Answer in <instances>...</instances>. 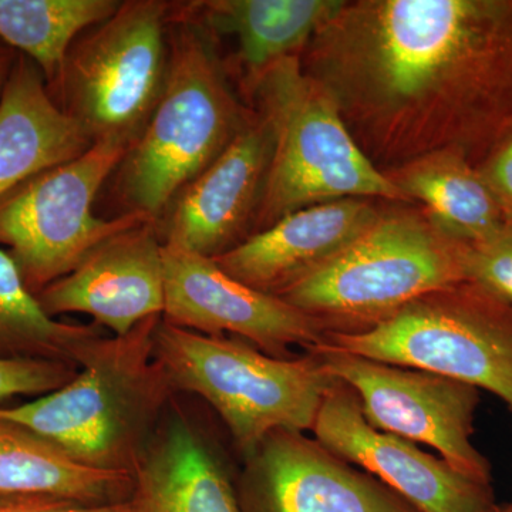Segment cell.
I'll use <instances>...</instances> for the list:
<instances>
[{
	"instance_id": "1",
	"label": "cell",
	"mask_w": 512,
	"mask_h": 512,
	"mask_svg": "<svg viewBox=\"0 0 512 512\" xmlns=\"http://www.w3.org/2000/svg\"><path fill=\"white\" fill-rule=\"evenodd\" d=\"M309 43L305 73L376 167H478L512 133V0L346 2Z\"/></svg>"
},
{
	"instance_id": "2",
	"label": "cell",
	"mask_w": 512,
	"mask_h": 512,
	"mask_svg": "<svg viewBox=\"0 0 512 512\" xmlns=\"http://www.w3.org/2000/svg\"><path fill=\"white\" fill-rule=\"evenodd\" d=\"M248 116L229 89L214 35L190 2L174 3L163 92L107 183H113L117 215L163 220L175 198L220 157Z\"/></svg>"
},
{
	"instance_id": "3",
	"label": "cell",
	"mask_w": 512,
	"mask_h": 512,
	"mask_svg": "<svg viewBox=\"0 0 512 512\" xmlns=\"http://www.w3.org/2000/svg\"><path fill=\"white\" fill-rule=\"evenodd\" d=\"M161 318L90 340L69 383L32 402L0 406V417L29 427L83 466L133 476L177 394L156 356Z\"/></svg>"
},
{
	"instance_id": "4",
	"label": "cell",
	"mask_w": 512,
	"mask_h": 512,
	"mask_svg": "<svg viewBox=\"0 0 512 512\" xmlns=\"http://www.w3.org/2000/svg\"><path fill=\"white\" fill-rule=\"evenodd\" d=\"M252 93L271 124L274 148L251 235L323 202L407 201L366 156L335 101L305 73L298 57L266 73Z\"/></svg>"
},
{
	"instance_id": "5",
	"label": "cell",
	"mask_w": 512,
	"mask_h": 512,
	"mask_svg": "<svg viewBox=\"0 0 512 512\" xmlns=\"http://www.w3.org/2000/svg\"><path fill=\"white\" fill-rule=\"evenodd\" d=\"M156 356L175 392L205 400L242 457L275 430H312L323 400L339 382L313 353L281 359L247 340L210 336L161 318Z\"/></svg>"
},
{
	"instance_id": "6",
	"label": "cell",
	"mask_w": 512,
	"mask_h": 512,
	"mask_svg": "<svg viewBox=\"0 0 512 512\" xmlns=\"http://www.w3.org/2000/svg\"><path fill=\"white\" fill-rule=\"evenodd\" d=\"M467 247L410 215L380 217L278 298L322 320L330 332L365 330L421 296L466 281Z\"/></svg>"
},
{
	"instance_id": "7",
	"label": "cell",
	"mask_w": 512,
	"mask_h": 512,
	"mask_svg": "<svg viewBox=\"0 0 512 512\" xmlns=\"http://www.w3.org/2000/svg\"><path fill=\"white\" fill-rule=\"evenodd\" d=\"M325 346L487 390L512 414V306L471 282L421 296L365 330L329 332Z\"/></svg>"
},
{
	"instance_id": "8",
	"label": "cell",
	"mask_w": 512,
	"mask_h": 512,
	"mask_svg": "<svg viewBox=\"0 0 512 512\" xmlns=\"http://www.w3.org/2000/svg\"><path fill=\"white\" fill-rule=\"evenodd\" d=\"M174 2L124 0L74 40L52 96L93 143L133 144L146 127L168 67Z\"/></svg>"
},
{
	"instance_id": "9",
	"label": "cell",
	"mask_w": 512,
	"mask_h": 512,
	"mask_svg": "<svg viewBox=\"0 0 512 512\" xmlns=\"http://www.w3.org/2000/svg\"><path fill=\"white\" fill-rule=\"evenodd\" d=\"M130 144L101 140L82 156L42 173L0 197V248L18 265L33 295L72 272L97 245L151 221L143 215L97 217L94 204Z\"/></svg>"
},
{
	"instance_id": "10",
	"label": "cell",
	"mask_w": 512,
	"mask_h": 512,
	"mask_svg": "<svg viewBox=\"0 0 512 512\" xmlns=\"http://www.w3.org/2000/svg\"><path fill=\"white\" fill-rule=\"evenodd\" d=\"M326 372L355 392L370 426L439 451L454 470L491 487V464L473 444L480 392L448 377L320 346Z\"/></svg>"
},
{
	"instance_id": "11",
	"label": "cell",
	"mask_w": 512,
	"mask_h": 512,
	"mask_svg": "<svg viewBox=\"0 0 512 512\" xmlns=\"http://www.w3.org/2000/svg\"><path fill=\"white\" fill-rule=\"evenodd\" d=\"M163 319L202 335L247 340L268 355L289 359L293 346L312 352L326 345L322 320L284 299L259 292L222 271L214 259L163 245Z\"/></svg>"
},
{
	"instance_id": "12",
	"label": "cell",
	"mask_w": 512,
	"mask_h": 512,
	"mask_svg": "<svg viewBox=\"0 0 512 512\" xmlns=\"http://www.w3.org/2000/svg\"><path fill=\"white\" fill-rule=\"evenodd\" d=\"M244 460L239 512H419L302 431H272Z\"/></svg>"
},
{
	"instance_id": "13",
	"label": "cell",
	"mask_w": 512,
	"mask_h": 512,
	"mask_svg": "<svg viewBox=\"0 0 512 512\" xmlns=\"http://www.w3.org/2000/svg\"><path fill=\"white\" fill-rule=\"evenodd\" d=\"M313 434L323 447L382 481L419 512H488L493 491L412 441L367 423L355 392L338 382L323 400Z\"/></svg>"
},
{
	"instance_id": "14",
	"label": "cell",
	"mask_w": 512,
	"mask_h": 512,
	"mask_svg": "<svg viewBox=\"0 0 512 512\" xmlns=\"http://www.w3.org/2000/svg\"><path fill=\"white\" fill-rule=\"evenodd\" d=\"M272 148L271 124L264 114L249 113L220 157L157 222L163 245L214 259L251 237Z\"/></svg>"
},
{
	"instance_id": "15",
	"label": "cell",
	"mask_w": 512,
	"mask_h": 512,
	"mask_svg": "<svg viewBox=\"0 0 512 512\" xmlns=\"http://www.w3.org/2000/svg\"><path fill=\"white\" fill-rule=\"evenodd\" d=\"M36 299L52 318L83 313L111 335H126L138 323L163 316L164 256L157 222L107 238Z\"/></svg>"
},
{
	"instance_id": "16",
	"label": "cell",
	"mask_w": 512,
	"mask_h": 512,
	"mask_svg": "<svg viewBox=\"0 0 512 512\" xmlns=\"http://www.w3.org/2000/svg\"><path fill=\"white\" fill-rule=\"evenodd\" d=\"M380 217L367 200L323 202L285 215L214 261L242 284L281 296L342 254Z\"/></svg>"
},
{
	"instance_id": "17",
	"label": "cell",
	"mask_w": 512,
	"mask_h": 512,
	"mask_svg": "<svg viewBox=\"0 0 512 512\" xmlns=\"http://www.w3.org/2000/svg\"><path fill=\"white\" fill-rule=\"evenodd\" d=\"M131 512H239L227 464L171 402L133 473Z\"/></svg>"
},
{
	"instance_id": "18",
	"label": "cell",
	"mask_w": 512,
	"mask_h": 512,
	"mask_svg": "<svg viewBox=\"0 0 512 512\" xmlns=\"http://www.w3.org/2000/svg\"><path fill=\"white\" fill-rule=\"evenodd\" d=\"M93 144L53 99L42 70L19 53L0 101V197Z\"/></svg>"
},
{
	"instance_id": "19",
	"label": "cell",
	"mask_w": 512,
	"mask_h": 512,
	"mask_svg": "<svg viewBox=\"0 0 512 512\" xmlns=\"http://www.w3.org/2000/svg\"><path fill=\"white\" fill-rule=\"evenodd\" d=\"M340 0H211L190 2L192 12L211 33H231L238 40L239 67L245 89L279 63L298 57L313 36L342 10Z\"/></svg>"
},
{
	"instance_id": "20",
	"label": "cell",
	"mask_w": 512,
	"mask_h": 512,
	"mask_svg": "<svg viewBox=\"0 0 512 512\" xmlns=\"http://www.w3.org/2000/svg\"><path fill=\"white\" fill-rule=\"evenodd\" d=\"M133 487L131 474L83 466L29 427L0 417V494L113 505L128 503Z\"/></svg>"
},
{
	"instance_id": "21",
	"label": "cell",
	"mask_w": 512,
	"mask_h": 512,
	"mask_svg": "<svg viewBox=\"0 0 512 512\" xmlns=\"http://www.w3.org/2000/svg\"><path fill=\"white\" fill-rule=\"evenodd\" d=\"M387 175L407 201H420L427 208L440 234L460 244H477L507 225L477 167L453 151L430 154Z\"/></svg>"
},
{
	"instance_id": "22",
	"label": "cell",
	"mask_w": 512,
	"mask_h": 512,
	"mask_svg": "<svg viewBox=\"0 0 512 512\" xmlns=\"http://www.w3.org/2000/svg\"><path fill=\"white\" fill-rule=\"evenodd\" d=\"M119 5V0H0V40L37 64L52 93L74 40Z\"/></svg>"
},
{
	"instance_id": "23",
	"label": "cell",
	"mask_w": 512,
	"mask_h": 512,
	"mask_svg": "<svg viewBox=\"0 0 512 512\" xmlns=\"http://www.w3.org/2000/svg\"><path fill=\"white\" fill-rule=\"evenodd\" d=\"M97 325L52 318L23 282L12 256L0 248V359L73 363L84 346L103 335Z\"/></svg>"
},
{
	"instance_id": "24",
	"label": "cell",
	"mask_w": 512,
	"mask_h": 512,
	"mask_svg": "<svg viewBox=\"0 0 512 512\" xmlns=\"http://www.w3.org/2000/svg\"><path fill=\"white\" fill-rule=\"evenodd\" d=\"M464 275L467 282L512 306V224L493 237L468 245Z\"/></svg>"
},
{
	"instance_id": "25",
	"label": "cell",
	"mask_w": 512,
	"mask_h": 512,
	"mask_svg": "<svg viewBox=\"0 0 512 512\" xmlns=\"http://www.w3.org/2000/svg\"><path fill=\"white\" fill-rule=\"evenodd\" d=\"M79 366L49 360L0 359V402L18 396H45L77 375Z\"/></svg>"
},
{
	"instance_id": "26",
	"label": "cell",
	"mask_w": 512,
	"mask_h": 512,
	"mask_svg": "<svg viewBox=\"0 0 512 512\" xmlns=\"http://www.w3.org/2000/svg\"><path fill=\"white\" fill-rule=\"evenodd\" d=\"M477 170L500 204L505 221L512 224V133L497 144Z\"/></svg>"
},
{
	"instance_id": "27",
	"label": "cell",
	"mask_w": 512,
	"mask_h": 512,
	"mask_svg": "<svg viewBox=\"0 0 512 512\" xmlns=\"http://www.w3.org/2000/svg\"><path fill=\"white\" fill-rule=\"evenodd\" d=\"M0 512H131V507L83 504L52 495L0 494Z\"/></svg>"
},
{
	"instance_id": "28",
	"label": "cell",
	"mask_w": 512,
	"mask_h": 512,
	"mask_svg": "<svg viewBox=\"0 0 512 512\" xmlns=\"http://www.w3.org/2000/svg\"><path fill=\"white\" fill-rule=\"evenodd\" d=\"M18 56L19 52H16V50H13L12 47L5 45L0 40V101H2L6 84L9 82L10 74H12L13 66H15Z\"/></svg>"
},
{
	"instance_id": "29",
	"label": "cell",
	"mask_w": 512,
	"mask_h": 512,
	"mask_svg": "<svg viewBox=\"0 0 512 512\" xmlns=\"http://www.w3.org/2000/svg\"><path fill=\"white\" fill-rule=\"evenodd\" d=\"M495 512H512V504L497 505Z\"/></svg>"
},
{
	"instance_id": "30",
	"label": "cell",
	"mask_w": 512,
	"mask_h": 512,
	"mask_svg": "<svg viewBox=\"0 0 512 512\" xmlns=\"http://www.w3.org/2000/svg\"><path fill=\"white\" fill-rule=\"evenodd\" d=\"M495 507H497V505H494L493 510H490V511H488V512H495Z\"/></svg>"
}]
</instances>
